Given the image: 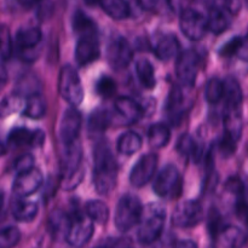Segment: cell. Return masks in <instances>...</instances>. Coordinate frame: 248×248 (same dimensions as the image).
I'll return each mask as SVG.
<instances>
[{
    "instance_id": "26",
    "label": "cell",
    "mask_w": 248,
    "mask_h": 248,
    "mask_svg": "<svg viewBox=\"0 0 248 248\" xmlns=\"http://www.w3.org/2000/svg\"><path fill=\"white\" fill-rule=\"evenodd\" d=\"M142 147V137L137 132L127 131L118 140V150L124 155H132Z\"/></svg>"
},
{
    "instance_id": "36",
    "label": "cell",
    "mask_w": 248,
    "mask_h": 248,
    "mask_svg": "<svg viewBox=\"0 0 248 248\" xmlns=\"http://www.w3.org/2000/svg\"><path fill=\"white\" fill-rule=\"evenodd\" d=\"M12 55L11 33L7 26H0V60L7 61Z\"/></svg>"
},
{
    "instance_id": "9",
    "label": "cell",
    "mask_w": 248,
    "mask_h": 248,
    "mask_svg": "<svg viewBox=\"0 0 248 248\" xmlns=\"http://www.w3.org/2000/svg\"><path fill=\"white\" fill-rule=\"evenodd\" d=\"M107 58L114 69L121 70L127 67L133 58V48L130 41L124 36L111 39L107 48Z\"/></svg>"
},
{
    "instance_id": "18",
    "label": "cell",
    "mask_w": 248,
    "mask_h": 248,
    "mask_svg": "<svg viewBox=\"0 0 248 248\" xmlns=\"http://www.w3.org/2000/svg\"><path fill=\"white\" fill-rule=\"evenodd\" d=\"M224 81V110L242 109V90L235 78L229 77Z\"/></svg>"
},
{
    "instance_id": "7",
    "label": "cell",
    "mask_w": 248,
    "mask_h": 248,
    "mask_svg": "<svg viewBox=\"0 0 248 248\" xmlns=\"http://www.w3.org/2000/svg\"><path fill=\"white\" fill-rule=\"evenodd\" d=\"M181 31L190 40H200L208 31L207 18L194 9H184L179 19Z\"/></svg>"
},
{
    "instance_id": "25",
    "label": "cell",
    "mask_w": 248,
    "mask_h": 248,
    "mask_svg": "<svg viewBox=\"0 0 248 248\" xmlns=\"http://www.w3.org/2000/svg\"><path fill=\"white\" fill-rule=\"evenodd\" d=\"M171 140V131L169 126L162 123H156L150 126L148 131V142L153 148L166 147Z\"/></svg>"
},
{
    "instance_id": "45",
    "label": "cell",
    "mask_w": 248,
    "mask_h": 248,
    "mask_svg": "<svg viewBox=\"0 0 248 248\" xmlns=\"http://www.w3.org/2000/svg\"><path fill=\"white\" fill-rule=\"evenodd\" d=\"M97 248H132V246H131L130 240L125 239V237H120V239L108 240L102 246Z\"/></svg>"
},
{
    "instance_id": "27",
    "label": "cell",
    "mask_w": 248,
    "mask_h": 248,
    "mask_svg": "<svg viewBox=\"0 0 248 248\" xmlns=\"http://www.w3.org/2000/svg\"><path fill=\"white\" fill-rule=\"evenodd\" d=\"M113 123V114L108 109L99 108L90 115L89 130L91 132H104Z\"/></svg>"
},
{
    "instance_id": "44",
    "label": "cell",
    "mask_w": 248,
    "mask_h": 248,
    "mask_svg": "<svg viewBox=\"0 0 248 248\" xmlns=\"http://www.w3.org/2000/svg\"><path fill=\"white\" fill-rule=\"evenodd\" d=\"M225 188L227 190H229L232 194H235V195L239 198V196H244V183L240 178L237 177H232V178L228 179L227 184H225Z\"/></svg>"
},
{
    "instance_id": "21",
    "label": "cell",
    "mask_w": 248,
    "mask_h": 248,
    "mask_svg": "<svg viewBox=\"0 0 248 248\" xmlns=\"http://www.w3.org/2000/svg\"><path fill=\"white\" fill-rule=\"evenodd\" d=\"M208 31H213L215 34H220L228 29L230 26V18L227 10L219 6L211 7L208 11L207 17Z\"/></svg>"
},
{
    "instance_id": "24",
    "label": "cell",
    "mask_w": 248,
    "mask_h": 248,
    "mask_svg": "<svg viewBox=\"0 0 248 248\" xmlns=\"http://www.w3.org/2000/svg\"><path fill=\"white\" fill-rule=\"evenodd\" d=\"M222 244L227 248H240L245 245L247 236L240 228L235 225H227L223 227L222 232H219Z\"/></svg>"
},
{
    "instance_id": "28",
    "label": "cell",
    "mask_w": 248,
    "mask_h": 248,
    "mask_svg": "<svg viewBox=\"0 0 248 248\" xmlns=\"http://www.w3.org/2000/svg\"><path fill=\"white\" fill-rule=\"evenodd\" d=\"M103 11L114 19H125L131 15L130 4L123 0H104L99 2Z\"/></svg>"
},
{
    "instance_id": "38",
    "label": "cell",
    "mask_w": 248,
    "mask_h": 248,
    "mask_svg": "<svg viewBox=\"0 0 248 248\" xmlns=\"http://www.w3.org/2000/svg\"><path fill=\"white\" fill-rule=\"evenodd\" d=\"M96 91L99 96L104 97V98H109V97L114 96V93L116 92L115 80L111 77H108V75H103L97 81Z\"/></svg>"
},
{
    "instance_id": "47",
    "label": "cell",
    "mask_w": 248,
    "mask_h": 248,
    "mask_svg": "<svg viewBox=\"0 0 248 248\" xmlns=\"http://www.w3.org/2000/svg\"><path fill=\"white\" fill-rule=\"evenodd\" d=\"M176 248H198V245L191 240H183V241H179L177 244Z\"/></svg>"
},
{
    "instance_id": "15",
    "label": "cell",
    "mask_w": 248,
    "mask_h": 248,
    "mask_svg": "<svg viewBox=\"0 0 248 248\" xmlns=\"http://www.w3.org/2000/svg\"><path fill=\"white\" fill-rule=\"evenodd\" d=\"M82 118L79 110L69 108L65 110L60 125V138L63 145H69L79 140Z\"/></svg>"
},
{
    "instance_id": "5",
    "label": "cell",
    "mask_w": 248,
    "mask_h": 248,
    "mask_svg": "<svg viewBox=\"0 0 248 248\" xmlns=\"http://www.w3.org/2000/svg\"><path fill=\"white\" fill-rule=\"evenodd\" d=\"M153 190L161 198H176L182 190V177L178 169L167 165L160 171L154 181Z\"/></svg>"
},
{
    "instance_id": "41",
    "label": "cell",
    "mask_w": 248,
    "mask_h": 248,
    "mask_svg": "<svg viewBox=\"0 0 248 248\" xmlns=\"http://www.w3.org/2000/svg\"><path fill=\"white\" fill-rule=\"evenodd\" d=\"M235 213L239 220H241L245 225H248V203L245 196H239L235 203Z\"/></svg>"
},
{
    "instance_id": "29",
    "label": "cell",
    "mask_w": 248,
    "mask_h": 248,
    "mask_svg": "<svg viewBox=\"0 0 248 248\" xmlns=\"http://www.w3.org/2000/svg\"><path fill=\"white\" fill-rule=\"evenodd\" d=\"M136 72H137L138 79L140 84L145 89H154L156 85V79H155V70L150 61L142 58L138 60L136 63Z\"/></svg>"
},
{
    "instance_id": "31",
    "label": "cell",
    "mask_w": 248,
    "mask_h": 248,
    "mask_svg": "<svg viewBox=\"0 0 248 248\" xmlns=\"http://www.w3.org/2000/svg\"><path fill=\"white\" fill-rule=\"evenodd\" d=\"M26 102L19 93H12L0 102V118H7L11 114L24 109Z\"/></svg>"
},
{
    "instance_id": "16",
    "label": "cell",
    "mask_w": 248,
    "mask_h": 248,
    "mask_svg": "<svg viewBox=\"0 0 248 248\" xmlns=\"http://www.w3.org/2000/svg\"><path fill=\"white\" fill-rule=\"evenodd\" d=\"M7 140L15 147H41L45 140V133L41 130H29L26 127H16L9 133Z\"/></svg>"
},
{
    "instance_id": "8",
    "label": "cell",
    "mask_w": 248,
    "mask_h": 248,
    "mask_svg": "<svg viewBox=\"0 0 248 248\" xmlns=\"http://www.w3.org/2000/svg\"><path fill=\"white\" fill-rule=\"evenodd\" d=\"M202 206L195 200H186L178 203L172 213V224L177 228H191L202 219Z\"/></svg>"
},
{
    "instance_id": "17",
    "label": "cell",
    "mask_w": 248,
    "mask_h": 248,
    "mask_svg": "<svg viewBox=\"0 0 248 248\" xmlns=\"http://www.w3.org/2000/svg\"><path fill=\"white\" fill-rule=\"evenodd\" d=\"M99 44L94 36L80 38L75 47V58L80 65L90 64L99 57Z\"/></svg>"
},
{
    "instance_id": "40",
    "label": "cell",
    "mask_w": 248,
    "mask_h": 248,
    "mask_svg": "<svg viewBox=\"0 0 248 248\" xmlns=\"http://www.w3.org/2000/svg\"><path fill=\"white\" fill-rule=\"evenodd\" d=\"M220 223H222V217L219 212L216 208H211L210 215H208V230L213 237H217L222 232L223 228H220Z\"/></svg>"
},
{
    "instance_id": "1",
    "label": "cell",
    "mask_w": 248,
    "mask_h": 248,
    "mask_svg": "<svg viewBox=\"0 0 248 248\" xmlns=\"http://www.w3.org/2000/svg\"><path fill=\"white\" fill-rule=\"evenodd\" d=\"M94 170L93 183L97 193L107 195L111 193L116 186L118 177V165L110 148L106 142H101L96 145L93 153Z\"/></svg>"
},
{
    "instance_id": "37",
    "label": "cell",
    "mask_w": 248,
    "mask_h": 248,
    "mask_svg": "<svg viewBox=\"0 0 248 248\" xmlns=\"http://www.w3.org/2000/svg\"><path fill=\"white\" fill-rule=\"evenodd\" d=\"M183 97L184 94L179 87L176 86L174 89H172L166 104L167 110L170 111L171 115H177V114L182 111V107H183V103H184Z\"/></svg>"
},
{
    "instance_id": "49",
    "label": "cell",
    "mask_w": 248,
    "mask_h": 248,
    "mask_svg": "<svg viewBox=\"0 0 248 248\" xmlns=\"http://www.w3.org/2000/svg\"><path fill=\"white\" fill-rule=\"evenodd\" d=\"M2 203H4V193H2V191L0 190V211H1Z\"/></svg>"
},
{
    "instance_id": "6",
    "label": "cell",
    "mask_w": 248,
    "mask_h": 248,
    "mask_svg": "<svg viewBox=\"0 0 248 248\" xmlns=\"http://www.w3.org/2000/svg\"><path fill=\"white\" fill-rule=\"evenodd\" d=\"M201 58L195 50H184L176 61V75L184 86H193L200 69Z\"/></svg>"
},
{
    "instance_id": "13",
    "label": "cell",
    "mask_w": 248,
    "mask_h": 248,
    "mask_svg": "<svg viewBox=\"0 0 248 248\" xmlns=\"http://www.w3.org/2000/svg\"><path fill=\"white\" fill-rule=\"evenodd\" d=\"M114 110L120 125H132L143 118V107L131 97H118L114 102Z\"/></svg>"
},
{
    "instance_id": "30",
    "label": "cell",
    "mask_w": 248,
    "mask_h": 248,
    "mask_svg": "<svg viewBox=\"0 0 248 248\" xmlns=\"http://www.w3.org/2000/svg\"><path fill=\"white\" fill-rule=\"evenodd\" d=\"M87 217L98 224H104L109 219V208L103 201L90 200L85 205Z\"/></svg>"
},
{
    "instance_id": "33",
    "label": "cell",
    "mask_w": 248,
    "mask_h": 248,
    "mask_svg": "<svg viewBox=\"0 0 248 248\" xmlns=\"http://www.w3.org/2000/svg\"><path fill=\"white\" fill-rule=\"evenodd\" d=\"M224 96V81L218 78H212L205 87V97L210 103H218Z\"/></svg>"
},
{
    "instance_id": "42",
    "label": "cell",
    "mask_w": 248,
    "mask_h": 248,
    "mask_svg": "<svg viewBox=\"0 0 248 248\" xmlns=\"http://www.w3.org/2000/svg\"><path fill=\"white\" fill-rule=\"evenodd\" d=\"M14 167H15V170H16V171L18 172V173H21V172L28 171V170L33 169V167H34V157H33V155L24 154V155H22V156H19L18 159H17L16 161H15Z\"/></svg>"
},
{
    "instance_id": "46",
    "label": "cell",
    "mask_w": 248,
    "mask_h": 248,
    "mask_svg": "<svg viewBox=\"0 0 248 248\" xmlns=\"http://www.w3.org/2000/svg\"><path fill=\"white\" fill-rule=\"evenodd\" d=\"M237 57L242 61L248 62V35L244 38V43H242L241 47H240L239 52H237Z\"/></svg>"
},
{
    "instance_id": "48",
    "label": "cell",
    "mask_w": 248,
    "mask_h": 248,
    "mask_svg": "<svg viewBox=\"0 0 248 248\" xmlns=\"http://www.w3.org/2000/svg\"><path fill=\"white\" fill-rule=\"evenodd\" d=\"M6 81H7L6 70H5L2 67H0V89H1L5 84H6Z\"/></svg>"
},
{
    "instance_id": "12",
    "label": "cell",
    "mask_w": 248,
    "mask_h": 248,
    "mask_svg": "<svg viewBox=\"0 0 248 248\" xmlns=\"http://www.w3.org/2000/svg\"><path fill=\"white\" fill-rule=\"evenodd\" d=\"M43 182L44 177L41 171L36 167H33L28 171L17 174L12 184V191L18 198H26L38 191V189L43 186Z\"/></svg>"
},
{
    "instance_id": "35",
    "label": "cell",
    "mask_w": 248,
    "mask_h": 248,
    "mask_svg": "<svg viewBox=\"0 0 248 248\" xmlns=\"http://www.w3.org/2000/svg\"><path fill=\"white\" fill-rule=\"evenodd\" d=\"M21 240V232L16 227L0 229V248H14Z\"/></svg>"
},
{
    "instance_id": "34",
    "label": "cell",
    "mask_w": 248,
    "mask_h": 248,
    "mask_svg": "<svg viewBox=\"0 0 248 248\" xmlns=\"http://www.w3.org/2000/svg\"><path fill=\"white\" fill-rule=\"evenodd\" d=\"M70 224V218L65 215L62 211H53L48 219V227H50L51 232L55 234H60L62 230L67 234V230Z\"/></svg>"
},
{
    "instance_id": "10",
    "label": "cell",
    "mask_w": 248,
    "mask_h": 248,
    "mask_svg": "<svg viewBox=\"0 0 248 248\" xmlns=\"http://www.w3.org/2000/svg\"><path fill=\"white\" fill-rule=\"evenodd\" d=\"M93 224L82 216H75L70 219L69 228L65 234V240L70 246L80 248L87 244L93 235Z\"/></svg>"
},
{
    "instance_id": "14",
    "label": "cell",
    "mask_w": 248,
    "mask_h": 248,
    "mask_svg": "<svg viewBox=\"0 0 248 248\" xmlns=\"http://www.w3.org/2000/svg\"><path fill=\"white\" fill-rule=\"evenodd\" d=\"M43 34L39 28L21 29L16 34V45L19 50V56L24 61H34L38 53H34L36 46L40 44Z\"/></svg>"
},
{
    "instance_id": "19",
    "label": "cell",
    "mask_w": 248,
    "mask_h": 248,
    "mask_svg": "<svg viewBox=\"0 0 248 248\" xmlns=\"http://www.w3.org/2000/svg\"><path fill=\"white\" fill-rule=\"evenodd\" d=\"M179 47V41L176 35L173 34H164L160 39H157L156 44L154 46V53L160 61H167L172 60L176 57L178 53Z\"/></svg>"
},
{
    "instance_id": "3",
    "label": "cell",
    "mask_w": 248,
    "mask_h": 248,
    "mask_svg": "<svg viewBox=\"0 0 248 248\" xmlns=\"http://www.w3.org/2000/svg\"><path fill=\"white\" fill-rule=\"evenodd\" d=\"M142 202L136 196L126 194L119 200L114 223L120 232H127L140 222L143 215Z\"/></svg>"
},
{
    "instance_id": "32",
    "label": "cell",
    "mask_w": 248,
    "mask_h": 248,
    "mask_svg": "<svg viewBox=\"0 0 248 248\" xmlns=\"http://www.w3.org/2000/svg\"><path fill=\"white\" fill-rule=\"evenodd\" d=\"M177 150H178L183 156L191 157V159L196 160V161H198L199 157H200V148H199V144L195 142V140L189 135L181 136V138H179L178 142H177Z\"/></svg>"
},
{
    "instance_id": "23",
    "label": "cell",
    "mask_w": 248,
    "mask_h": 248,
    "mask_svg": "<svg viewBox=\"0 0 248 248\" xmlns=\"http://www.w3.org/2000/svg\"><path fill=\"white\" fill-rule=\"evenodd\" d=\"M46 109H47V103L44 96L35 92V93L29 94L22 111L24 115L31 119H41L46 114Z\"/></svg>"
},
{
    "instance_id": "11",
    "label": "cell",
    "mask_w": 248,
    "mask_h": 248,
    "mask_svg": "<svg viewBox=\"0 0 248 248\" xmlns=\"http://www.w3.org/2000/svg\"><path fill=\"white\" fill-rule=\"evenodd\" d=\"M157 161H159V159H157L156 154L149 153V154L143 155L131 170V184L133 186H137V188H142L148 182L152 181L155 170H156Z\"/></svg>"
},
{
    "instance_id": "43",
    "label": "cell",
    "mask_w": 248,
    "mask_h": 248,
    "mask_svg": "<svg viewBox=\"0 0 248 248\" xmlns=\"http://www.w3.org/2000/svg\"><path fill=\"white\" fill-rule=\"evenodd\" d=\"M236 144H237L236 140L228 137V136L223 135L222 140H220L219 142V149L224 156H230V155L234 154L235 150H236Z\"/></svg>"
},
{
    "instance_id": "2",
    "label": "cell",
    "mask_w": 248,
    "mask_h": 248,
    "mask_svg": "<svg viewBox=\"0 0 248 248\" xmlns=\"http://www.w3.org/2000/svg\"><path fill=\"white\" fill-rule=\"evenodd\" d=\"M166 219V210L160 203H149L143 210L142 219L138 229V241L143 245H150L161 235Z\"/></svg>"
},
{
    "instance_id": "20",
    "label": "cell",
    "mask_w": 248,
    "mask_h": 248,
    "mask_svg": "<svg viewBox=\"0 0 248 248\" xmlns=\"http://www.w3.org/2000/svg\"><path fill=\"white\" fill-rule=\"evenodd\" d=\"M12 215L18 222H31L38 215L39 207L34 201L18 198L12 202Z\"/></svg>"
},
{
    "instance_id": "39",
    "label": "cell",
    "mask_w": 248,
    "mask_h": 248,
    "mask_svg": "<svg viewBox=\"0 0 248 248\" xmlns=\"http://www.w3.org/2000/svg\"><path fill=\"white\" fill-rule=\"evenodd\" d=\"M242 43H244V38H242V36H234V38L230 39L229 41H227V43L220 47L219 55H222L223 57H229V56L237 55Z\"/></svg>"
},
{
    "instance_id": "22",
    "label": "cell",
    "mask_w": 248,
    "mask_h": 248,
    "mask_svg": "<svg viewBox=\"0 0 248 248\" xmlns=\"http://www.w3.org/2000/svg\"><path fill=\"white\" fill-rule=\"evenodd\" d=\"M73 28L75 33L80 35V38H89L94 36L97 31V26L93 19L87 16L82 10H77L73 16Z\"/></svg>"
},
{
    "instance_id": "4",
    "label": "cell",
    "mask_w": 248,
    "mask_h": 248,
    "mask_svg": "<svg viewBox=\"0 0 248 248\" xmlns=\"http://www.w3.org/2000/svg\"><path fill=\"white\" fill-rule=\"evenodd\" d=\"M58 92L70 106L78 107L84 99V89L77 69L73 65H63L58 77Z\"/></svg>"
}]
</instances>
